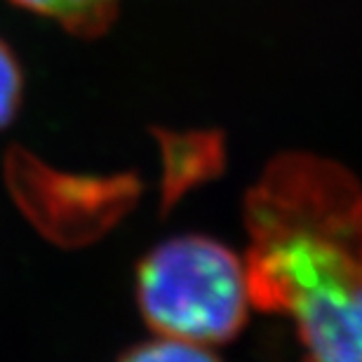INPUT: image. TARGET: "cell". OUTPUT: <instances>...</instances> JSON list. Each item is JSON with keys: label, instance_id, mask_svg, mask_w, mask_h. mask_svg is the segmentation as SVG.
Returning <instances> with one entry per match:
<instances>
[{"label": "cell", "instance_id": "277c9868", "mask_svg": "<svg viewBox=\"0 0 362 362\" xmlns=\"http://www.w3.org/2000/svg\"><path fill=\"white\" fill-rule=\"evenodd\" d=\"M120 362H219L202 344L181 341V339L160 337L146 341L122 356Z\"/></svg>", "mask_w": 362, "mask_h": 362}, {"label": "cell", "instance_id": "6da1fadb", "mask_svg": "<svg viewBox=\"0 0 362 362\" xmlns=\"http://www.w3.org/2000/svg\"><path fill=\"white\" fill-rule=\"evenodd\" d=\"M252 303L296 322L313 362H362V188L339 165L289 153L247 198Z\"/></svg>", "mask_w": 362, "mask_h": 362}, {"label": "cell", "instance_id": "3957f363", "mask_svg": "<svg viewBox=\"0 0 362 362\" xmlns=\"http://www.w3.org/2000/svg\"><path fill=\"white\" fill-rule=\"evenodd\" d=\"M120 0H57L54 19L78 38L106 33L118 14Z\"/></svg>", "mask_w": 362, "mask_h": 362}, {"label": "cell", "instance_id": "7a4b0ae2", "mask_svg": "<svg viewBox=\"0 0 362 362\" xmlns=\"http://www.w3.org/2000/svg\"><path fill=\"white\" fill-rule=\"evenodd\" d=\"M136 299L160 337L202 346L235 337L252 303L245 264L228 247L198 235L168 240L144 259Z\"/></svg>", "mask_w": 362, "mask_h": 362}, {"label": "cell", "instance_id": "5b68a950", "mask_svg": "<svg viewBox=\"0 0 362 362\" xmlns=\"http://www.w3.org/2000/svg\"><path fill=\"white\" fill-rule=\"evenodd\" d=\"M24 97V71L12 47L0 38V129L17 115Z\"/></svg>", "mask_w": 362, "mask_h": 362}]
</instances>
